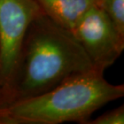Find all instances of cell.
<instances>
[{
	"instance_id": "4",
	"label": "cell",
	"mask_w": 124,
	"mask_h": 124,
	"mask_svg": "<svg viewBox=\"0 0 124 124\" xmlns=\"http://www.w3.org/2000/svg\"><path fill=\"white\" fill-rule=\"evenodd\" d=\"M90 58L94 69L104 73L124 49V36L98 6H93L72 31Z\"/></svg>"
},
{
	"instance_id": "2",
	"label": "cell",
	"mask_w": 124,
	"mask_h": 124,
	"mask_svg": "<svg viewBox=\"0 0 124 124\" xmlns=\"http://www.w3.org/2000/svg\"><path fill=\"white\" fill-rule=\"evenodd\" d=\"M124 95L96 69L76 74L52 90L0 108V124L86 123L93 112Z\"/></svg>"
},
{
	"instance_id": "1",
	"label": "cell",
	"mask_w": 124,
	"mask_h": 124,
	"mask_svg": "<svg viewBox=\"0 0 124 124\" xmlns=\"http://www.w3.org/2000/svg\"><path fill=\"white\" fill-rule=\"evenodd\" d=\"M91 69L90 58L73 34L42 13L27 30L13 77L0 92V108L39 95Z\"/></svg>"
},
{
	"instance_id": "5",
	"label": "cell",
	"mask_w": 124,
	"mask_h": 124,
	"mask_svg": "<svg viewBox=\"0 0 124 124\" xmlns=\"http://www.w3.org/2000/svg\"><path fill=\"white\" fill-rule=\"evenodd\" d=\"M43 12L54 22L67 30L74 28L97 0H34Z\"/></svg>"
},
{
	"instance_id": "6",
	"label": "cell",
	"mask_w": 124,
	"mask_h": 124,
	"mask_svg": "<svg viewBox=\"0 0 124 124\" xmlns=\"http://www.w3.org/2000/svg\"><path fill=\"white\" fill-rule=\"evenodd\" d=\"M97 6L101 8L124 36V0H97Z\"/></svg>"
},
{
	"instance_id": "7",
	"label": "cell",
	"mask_w": 124,
	"mask_h": 124,
	"mask_svg": "<svg viewBox=\"0 0 124 124\" xmlns=\"http://www.w3.org/2000/svg\"><path fill=\"white\" fill-rule=\"evenodd\" d=\"M90 124H123L124 108L123 106L112 110L104 115L99 116L93 121L87 122Z\"/></svg>"
},
{
	"instance_id": "3",
	"label": "cell",
	"mask_w": 124,
	"mask_h": 124,
	"mask_svg": "<svg viewBox=\"0 0 124 124\" xmlns=\"http://www.w3.org/2000/svg\"><path fill=\"white\" fill-rule=\"evenodd\" d=\"M42 13L34 0H0V92L13 77L29 25Z\"/></svg>"
}]
</instances>
